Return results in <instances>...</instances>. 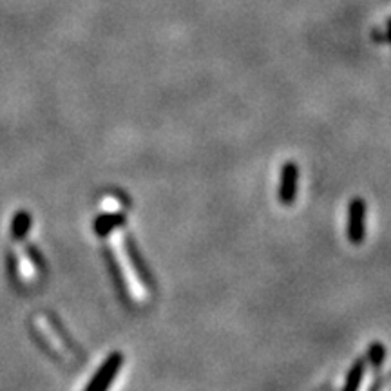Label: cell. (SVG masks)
Listing matches in <instances>:
<instances>
[{"label":"cell","mask_w":391,"mask_h":391,"mask_svg":"<svg viewBox=\"0 0 391 391\" xmlns=\"http://www.w3.org/2000/svg\"><path fill=\"white\" fill-rule=\"evenodd\" d=\"M123 355L122 353H112L100 370L97 371V375L92 377L91 384L87 386L86 391H107V388L111 386V382L114 381V377L118 375V371L122 368Z\"/></svg>","instance_id":"6da1fadb"},{"label":"cell","mask_w":391,"mask_h":391,"mask_svg":"<svg viewBox=\"0 0 391 391\" xmlns=\"http://www.w3.org/2000/svg\"><path fill=\"white\" fill-rule=\"evenodd\" d=\"M348 238L353 244H359L366 238V203L364 199L357 198L351 201L348 212Z\"/></svg>","instance_id":"7a4b0ae2"},{"label":"cell","mask_w":391,"mask_h":391,"mask_svg":"<svg viewBox=\"0 0 391 391\" xmlns=\"http://www.w3.org/2000/svg\"><path fill=\"white\" fill-rule=\"evenodd\" d=\"M297 178H299V168L295 163H286L283 167V176H281V190L279 198L285 205H292L297 194Z\"/></svg>","instance_id":"3957f363"},{"label":"cell","mask_w":391,"mask_h":391,"mask_svg":"<svg viewBox=\"0 0 391 391\" xmlns=\"http://www.w3.org/2000/svg\"><path fill=\"white\" fill-rule=\"evenodd\" d=\"M362 375H364V361H357L351 366V370L348 371V379H346L344 390L342 391H357L362 382Z\"/></svg>","instance_id":"277c9868"},{"label":"cell","mask_w":391,"mask_h":391,"mask_svg":"<svg viewBox=\"0 0 391 391\" xmlns=\"http://www.w3.org/2000/svg\"><path fill=\"white\" fill-rule=\"evenodd\" d=\"M382 359H384V348L382 344H373L370 348V361L373 366H381Z\"/></svg>","instance_id":"5b68a950"}]
</instances>
